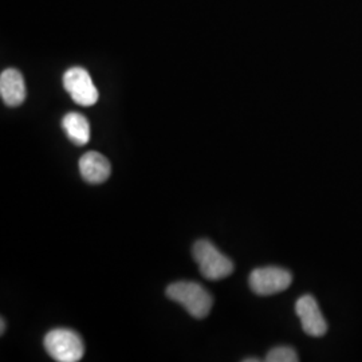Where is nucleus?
<instances>
[{"label": "nucleus", "mask_w": 362, "mask_h": 362, "mask_svg": "<svg viewBox=\"0 0 362 362\" xmlns=\"http://www.w3.org/2000/svg\"><path fill=\"white\" fill-rule=\"evenodd\" d=\"M167 296L177 302L192 317L206 318L212 309V296L204 287L196 282H176L168 286Z\"/></svg>", "instance_id": "f257e3e1"}, {"label": "nucleus", "mask_w": 362, "mask_h": 362, "mask_svg": "<svg viewBox=\"0 0 362 362\" xmlns=\"http://www.w3.org/2000/svg\"><path fill=\"white\" fill-rule=\"evenodd\" d=\"M192 254L202 275L208 281H220L233 274V260L221 254L209 240H197Z\"/></svg>", "instance_id": "f03ea898"}, {"label": "nucleus", "mask_w": 362, "mask_h": 362, "mask_svg": "<svg viewBox=\"0 0 362 362\" xmlns=\"http://www.w3.org/2000/svg\"><path fill=\"white\" fill-rule=\"evenodd\" d=\"M45 348L55 361L77 362L83 357L81 336L69 329H54L45 337Z\"/></svg>", "instance_id": "7ed1b4c3"}, {"label": "nucleus", "mask_w": 362, "mask_h": 362, "mask_svg": "<svg viewBox=\"0 0 362 362\" xmlns=\"http://www.w3.org/2000/svg\"><path fill=\"white\" fill-rule=\"evenodd\" d=\"M64 86L76 104L88 107L98 101V90L83 67L69 69L64 76Z\"/></svg>", "instance_id": "20e7f679"}, {"label": "nucleus", "mask_w": 362, "mask_h": 362, "mask_svg": "<svg viewBox=\"0 0 362 362\" xmlns=\"http://www.w3.org/2000/svg\"><path fill=\"white\" fill-rule=\"evenodd\" d=\"M293 282L291 274L281 267H262L251 272L250 287L258 296H272L285 291Z\"/></svg>", "instance_id": "39448f33"}, {"label": "nucleus", "mask_w": 362, "mask_h": 362, "mask_svg": "<svg viewBox=\"0 0 362 362\" xmlns=\"http://www.w3.org/2000/svg\"><path fill=\"white\" fill-rule=\"evenodd\" d=\"M296 311L300 320L302 329L308 336L322 337L326 334L327 324L314 298L311 296L299 298L296 305Z\"/></svg>", "instance_id": "423d86ee"}, {"label": "nucleus", "mask_w": 362, "mask_h": 362, "mask_svg": "<svg viewBox=\"0 0 362 362\" xmlns=\"http://www.w3.org/2000/svg\"><path fill=\"white\" fill-rule=\"evenodd\" d=\"M26 83L16 69H7L0 76V95L4 104L15 107L26 100Z\"/></svg>", "instance_id": "0eeeda50"}, {"label": "nucleus", "mask_w": 362, "mask_h": 362, "mask_svg": "<svg viewBox=\"0 0 362 362\" xmlns=\"http://www.w3.org/2000/svg\"><path fill=\"white\" fill-rule=\"evenodd\" d=\"M79 172L89 184H101L110 176V163L98 152H88L79 158Z\"/></svg>", "instance_id": "6e6552de"}, {"label": "nucleus", "mask_w": 362, "mask_h": 362, "mask_svg": "<svg viewBox=\"0 0 362 362\" xmlns=\"http://www.w3.org/2000/svg\"><path fill=\"white\" fill-rule=\"evenodd\" d=\"M62 128L70 141L76 145H85L90 140L89 121L79 113H67L62 119Z\"/></svg>", "instance_id": "1a4fd4ad"}, {"label": "nucleus", "mask_w": 362, "mask_h": 362, "mask_svg": "<svg viewBox=\"0 0 362 362\" xmlns=\"http://www.w3.org/2000/svg\"><path fill=\"white\" fill-rule=\"evenodd\" d=\"M267 362H298L297 351L290 348V346H279V348H274V349L269 351L267 357H266Z\"/></svg>", "instance_id": "9d476101"}, {"label": "nucleus", "mask_w": 362, "mask_h": 362, "mask_svg": "<svg viewBox=\"0 0 362 362\" xmlns=\"http://www.w3.org/2000/svg\"><path fill=\"white\" fill-rule=\"evenodd\" d=\"M1 326H0V333H1V334H3V333H4V329H6V322H4V320H3V318H1Z\"/></svg>", "instance_id": "9b49d317"}, {"label": "nucleus", "mask_w": 362, "mask_h": 362, "mask_svg": "<svg viewBox=\"0 0 362 362\" xmlns=\"http://www.w3.org/2000/svg\"><path fill=\"white\" fill-rule=\"evenodd\" d=\"M260 361V360H258V358H248V360H245V362H258Z\"/></svg>", "instance_id": "f8f14e48"}]
</instances>
